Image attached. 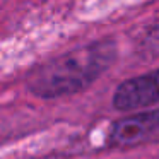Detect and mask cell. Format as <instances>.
I'll return each mask as SVG.
<instances>
[{
    "instance_id": "obj_1",
    "label": "cell",
    "mask_w": 159,
    "mask_h": 159,
    "mask_svg": "<svg viewBox=\"0 0 159 159\" xmlns=\"http://www.w3.org/2000/svg\"><path fill=\"white\" fill-rule=\"evenodd\" d=\"M116 58L113 39H98L48 60L28 77L33 94L45 99L77 94L96 82Z\"/></svg>"
},
{
    "instance_id": "obj_2",
    "label": "cell",
    "mask_w": 159,
    "mask_h": 159,
    "mask_svg": "<svg viewBox=\"0 0 159 159\" xmlns=\"http://www.w3.org/2000/svg\"><path fill=\"white\" fill-rule=\"evenodd\" d=\"M156 139H159V108L113 121L106 140L111 147H134Z\"/></svg>"
},
{
    "instance_id": "obj_3",
    "label": "cell",
    "mask_w": 159,
    "mask_h": 159,
    "mask_svg": "<svg viewBox=\"0 0 159 159\" xmlns=\"http://www.w3.org/2000/svg\"><path fill=\"white\" fill-rule=\"evenodd\" d=\"M159 103V69L144 75L123 80L113 94V106L118 111H132Z\"/></svg>"
}]
</instances>
